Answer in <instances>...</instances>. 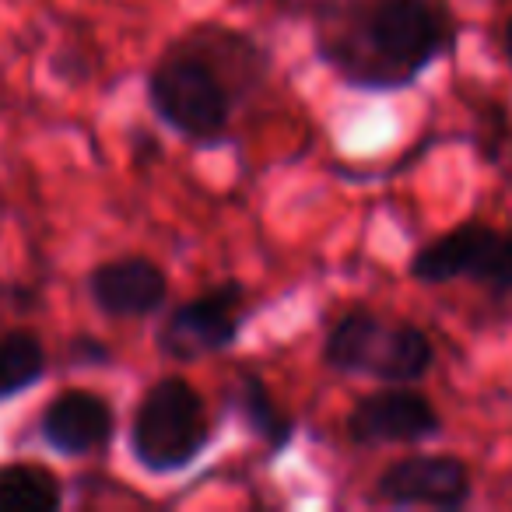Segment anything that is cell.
Listing matches in <instances>:
<instances>
[{"label": "cell", "mask_w": 512, "mask_h": 512, "mask_svg": "<svg viewBox=\"0 0 512 512\" xmlns=\"http://www.w3.org/2000/svg\"><path fill=\"white\" fill-rule=\"evenodd\" d=\"M453 46L442 0H330L316 18V60L355 92H404Z\"/></svg>", "instance_id": "6da1fadb"}, {"label": "cell", "mask_w": 512, "mask_h": 512, "mask_svg": "<svg viewBox=\"0 0 512 512\" xmlns=\"http://www.w3.org/2000/svg\"><path fill=\"white\" fill-rule=\"evenodd\" d=\"M46 369H50V355L36 330L18 327L0 334V404H8L43 383Z\"/></svg>", "instance_id": "7c38bea8"}, {"label": "cell", "mask_w": 512, "mask_h": 512, "mask_svg": "<svg viewBox=\"0 0 512 512\" xmlns=\"http://www.w3.org/2000/svg\"><path fill=\"white\" fill-rule=\"evenodd\" d=\"M228 407L242 418V425L264 442L271 453H281L285 446H292L295 439V421L288 411H281L274 400L271 386L264 383V376L256 372H239L228 393Z\"/></svg>", "instance_id": "8fae6325"}, {"label": "cell", "mask_w": 512, "mask_h": 512, "mask_svg": "<svg viewBox=\"0 0 512 512\" xmlns=\"http://www.w3.org/2000/svg\"><path fill=\"white\" fill-rule=\"evenodd\" d=\"M64 505V481L43 463L0 467V512H57Z\"/></svg>", "instance_id": "4fadbf2b"}, {"label": "cell", "mask_w": 512, "mask_h": 512, "mask_svg": "<svg viewBox=\"0 0 512 512\" xmlns=\"http://www.w3.org/2000/svg\"><path fill=\"white\" fill-rule=\"evenodd\" d=\"M67 358H71V365H78V369H95V365L113 362V351L102 341H95V337H74V341L67 344Z\"/></svg>", "instance_id": "5bb4252c"}, {"label": "cell", "mask_w": 512, "mask_h": 512, "mask_svg": "<svg viewBox=\"0 0 512 512\" xmlns=\"http://www.w3.org/2000/svg\"><path fill=\"white\" fill-rule=\"evenodd\" d=\"M116 435V414L102 393L67 386L46 400L39 414V439L57 456H81L102 453Z\"/></svg>", "instance_id": "9c48e42d"}, {"label": "cell", "mask_w": 512, "mask_h": 512, "mask_svg": "<svg viewBox=\"0 0 512 512\" xmlns=\"http://www.w3.org/2000/svg\"><path fill=\"white\" fill-rule=\"evenodd\" d=\"M144 92L151 113L176 137L197 148L228 141L239 88L218 71V36H186L172 43L151 64Z\"/></svg>", "instance_id": "7a4b0ae2"}, {"label": "cell", "mask_w": 512, "mask_h": 512, "mask_svg": "<svg viewBox=\"0 0 512 512\" xmlns=\"http://www.w3.org/2000/svg\"><path fill=\"white\" fill-rule=\"evenodd\" d=\"M214 428L200 390L183 376H162L141 393L130 418V456L155 477L183 474L211 446Z\"/></svg>", "instance_id": "3957f363"}, {"label": "cell", "mask_w": 512, "mask_h": 512, "mask_svg": "<svg viewBox=\"0 0 512 512\" xmlns=\"http://www.w3.org/2000/svg\"><path fill=\"white\" fill-rule=\"evenodd\" d=\"M407 271L418 285L428 288L470 281L491 295H512V228L460 221L439 239L425 242L411 256Z\"/></svg>", "instance_id": "5b68a950"}, {"label": "cell", "mask_w": 512, "mask_h": 512, "mask_svg": "<svg viewBox=\"0 0 512 512\" xmlns=\"http://www.w3.org/2000/svg\"><path fill=\"white\" fill-rule=\"evenodd\" d=\"M470 467L453 453H411L386 463L372 484V502L390 509L456 512L470 502Z\"/></svg>", "instance_id": "52a82bcc"}, {"label": "cell", "mask_w": 512, "mask_h": 512, "mask_svg": "<svg viewBox=\"0 0 512 512\" xmlns=\"http://www.w3.org/2000/svg\"><path fill=\"white\" fill-rule=\"evenodd\" d=\"M323 365L341 376H369L379 383H421L435 365V344L421 327L386 320L369 309H351L323 341Z\"/></svg>", "instance_id": "277c9868"}, {"label": "cell", "mask_w": 512, "mask_h": 512, "mask_svg": "<svg viewBox=\"0 0 512 512\" xmlns=\"http://www.w3.org/2000/svg\"><path fill=\"white\" fill-rule=\"evenodd\" d=\"M242 323H246V285L225 281L211 292L179 302L162 320L155 344L172 362H197V358L235 348Z\"/></svg>", "instance_id": "8992f818"}, {"label": "cell", "mask_w": 512, "mask_h": 512, "mask_svg": "<svg viewBox=\"0 0 512 512\" xmlns=\"http://www.w3.org/2000/svg\"><path fill=\"white\" fill-rule=\"evenodd\" d=\"M344 435L362 449L414 446L442 435V414L425 393L407 383H386V390L365 393L344 418Z\"/></svg>", "instance_id": "ba28073f"}, {"label": "cell", "mask_w": 512, "mask_h": 512, "mask_svg": "<svg viewBox=\"0 0 512 512\" xmlns=\"http://www.w3.org/2000/svg\"><path fill=\"white\" fill-rule=\"evenodd\" d=\"M85 292L109 320H144L169 302V274L148 256H120L88 271Z\"/></svg>", "instance_id": "30bf717a"}, {"label": "cell", "mask_w": 512, "mask_h": 512, "mask_svg": "<svg viewBox=\"0 0 512 512\" xmlns=\"http://www.w3.org/2000/svg\"><path fill=\"white\" fill-rule=\"evenodd\" d=\"M502 53H505V64H509V71H512V18L502 29Z\"/></svg>", "instance_id": "9a60e30c"}]
</instances>
